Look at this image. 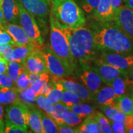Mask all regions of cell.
Here are the masks:
<instances>
[{
  "label": "cell",
  "instance_id": "1",
  "mask_svg": "<svg viewBox=\"0 0 133 133\" xmlns=\"http://www.w3.org/2000/svg\"><path fill=\"white\" fill-rule=\"evenodd\" d=\"M99 27L94 31V42L98 49L121 53L133 52V40L121 30L115 21L101 22Z\"/></svg>",
  "mask_w": 133,
  "mask_h": 133
},
{
  "label": "cell",
  "instance_id": "2",
  "mask_svg": "<svg viewBox=\"0 0 133 133\" xmlns=\"http://www.w3.org/2000/svg\"><path fill=\"white\" fill-rule=\"evenodd\" d=\"M94 32L85 25L75 29H69V45L71 55L79 64L96 59L99 51L94 42Z\"/></svg>",
  "mask_w": 133,
  "mask_h": 133
},
{
  "label": "cell",
  "instance_id": "3",
  "mask_svg": "<svg viewBox=\"0 0 133 133\" xmlns=\"http://www.w3.org/2000/svg\"><path fill=\"white\" fill-rule=\"evenodd\" d=\"M49 47L67 64L73 72L77 69V62L71 55L69 45V28L59 22L50 11Z\"/></svg>",
  "mask_w": 133,
  "mask_h": 133
},
{
  "label": "cell",
  "instance_id": "4",
  "mask_svg": "<svg viewBox=\"0 0 133 133\" xmlns=\"http://www.w3.org/2000/svg\"><path fill=\"white\" fill-rule=\"evenodd\" d=\"M51 11L61 24L70 29L86 24L84 11L74 0H51Z\"/></svg>",
  "mask_w": 133,
  "mask_h": 133
},
{
  "label": "cell",
  "instance_id": "5",
  "mask_svg": "<svg viewBox=\"0 0 133 133\" xmlns=\"http://www.w3.org/2000/svg\"><path fill=\"white\" fill-rule=\"evenodd\" d=\"M17 3L19 10L20 25L22 27L33 43H35L38 46H43L44 39L36 19L32 14L26 11L20 0H17Z\"/></svg>",
  "mask_w": 133,
  "mask_h": 133
},
{
  "label": "cell",
  "instance_id": "6",
  "mask_svg": "<svg viewBox=\"0 0 133 133\" xmlns=\"http://www.w3.org/2000/svg\"><path fill=\"white\" fill-rule=\"evenodd\" d=\"M45 57L48 71L57 79L72 76L74 72L65 62L60 58L49 46H41Z\"/></svg>",
  "mask_w": 133,
  "mask_h": 133
},
{
  "label": "cell",
  "instance_id": "7",
  "mask_svg": "<svg viewBox=\"0 0 133 133\" xmlns=\"http://www.w3.org/2000/svg\"><path fill=\"white\" fill-rule=\"evenodd\" d=\"M103 62L117 68L128 74L133 66V54L103 51L100 56Z\"/></svg>",
  "mask_w": 133,
  "mask_h": 133
},
{
  "label": "cell",
  "instance_id": "8",
  "mask_svg": "<svg viewBox=\"0 0 133 133\" xmlns=\"http://www.w3.org/2000/svg\"><path fill=\"white\" fill-rule=\"evenodd\" d=\"M6 119L12 124L26 128L29 126V107L20 101L9 104L6 109Z\"/></svg>",
  "mask_w": 133,
  "mask_h": 133
},
{
  "label": "cell",
  "instance_id": "9",
  "mask_svg": "<svg viewBox=\"0 0 133 133\" xmlns=\"http://www.w3.org/2000/svg\"><path fill=\"white\" fill-rule=\"evenodd\" d=\"M25 8L41 24H45L46 20L50 14L51 0H20Z\"/></svg>",
  "mask_w": 133,
  "mask_h": 133
},
{
  "label": "cell",
  "instance_id": "10",
  "mask_svg": "<svg viewBox=\"0 0 133 133\" xmlns=\"http://www.w3.org/2000/svg\"><path fill=\"white\" fill-rule=\"evenodd\" d=\"M81 66L82 69L80 75L81 81L93 94H96L103 87L104 84L101 76L94 68L88 64V63L81 64Z\"/></svg>",
  "mask_w": 133,
  "mask_h": 133
},
{
  "label": "cell",
  "instance_id": "11",
  "mask_svg": "<svg viewBox=\"0 0 133 133\" xmlns=\"http://www.w3.org/2000/svg\"><path fill=\"white\" fill-rule=\"evenodd\" d=\"M41 46H36L25 61L24 65L26 69L30 73L43 74L49 72Z\"/></svg>",
  "mask_w": 133,
  "mask_h": 133
},
{
  "label": "cell",
  "instance_id": "12",
  "mask_svg": "<svg viewBox=\"0 0 133 133\" xmlns=\"http://www.w3.org/2000/svg\"><path fill=\"white\" fill-rule=\"evenodd\" d=\"M93 62L95 64L92 67L101 76L102 82L107 86H110L112 81L118 76H124L126 77L127 75L121 70L103 62L100 59H94Z\"/></svg>",
  "mask_w": 133,
  "mask_h": 133
},
{
  "label": "cell",
  "instance_id": "13",
  "mask_svg": "<svg viewBox=\"0 0 133 133\" xmlns=\"http://www.w3.org/2000/svg\"><path fill=\"white\" fill-rule=\"evenodd\" d=\"M114 21L121 30L133 40V10L121 6L115 14Z\"/></svg>",
  "mask_w": 133,
  "mask_h": 133
},
{
  "label": "cell",
  "instance_id": "14",
  "mask_svg": "<svg viewBox=\"0 0 133 133\" xmlns=\"http://www.w3.org/2000/svg\"><path fill=\"white\" fill-rule=\"evenodd\" d=\"M65 90L75 93L84 102H91L94 99V94L84 84H81L70 79H58Z\"/></svg>",
  "mask_w": 133,
  "mask_h": 133
},
{
  "label": "cell",
  "instance_id": "15",
  "mask_svg": "<svg viewBox=\"0 0 133 133\" xmlns=\"http://www.w3.org/2000/svg\"><path fill=\"white\" fill-rule=\"evenodd\" d=\"M92 16L94 19L101 22L114 21L115 11L112 8L111 0H100Z\"/></svg>",
  "mask_w": 133,
  "mask_h": 133
},
{
  "label": "cell",
  "instance_id": "16",
  "mask_svg": "<svg viewBox=\"0 0 133 133\" xmlns=\"http://www.w3.org/2000/svg\"><path fill=\"white\" fill-rule=\"evenodd\" d=\"M1 8L6 24L20 25L17 0H3Z\"/></svg>",
  "mask_w": 133,
  "mask_h": 133
},
{
  "label": "cell",
  "instance_id": "17",
  "mask_svg": "<svg viewBox=\"0 0 133 133\" xmlns=\"http://www.w3.org/2000/svg\"><path fill=\"white\" fill-rule=\"evenodd\" d=\"M4 29L9 33L14 39V46H22L32 42L22 27L19 24H6Z\"/></svg>",
  "mask_w": 133,
  "mask_h": 133
},
{
  "label": "cell",
  "instance_id": "18",
  "mask_svg": "<svg viewBox=\"0 0 133 133\" xmlns=\"http://www.w3.org/2000/svg\"><path fill=\"white\" fill-rule=\"evenodd\" d=\"M116 97L114 91L110 86H103L100 90L94 94L93 101L101 107L115 104Z\"/></svg>",
  "mask_w": 133,
  "mask_h": 133
},
{
  "label": "cell",
  "instance_id": "19",
  "mask_svg": "<svg viewBox=\"0 0 133 133\" xmlns=\"http://www.w3.org/2000/svg\"><path fill=\"white\" fill-rule=\"evenodd\" d=\"M36 46H38L33 42L22 46H14L12 50L13 61L24 64L26 58Z\"/></svg>",
  "mask_w": 133,
  "mask_h": 133
},
{
  "label": "cell",
  "instance_id": "20",
  "mask_svg": "<svg viewBox=\"0 0 133 133\" xmlns=\"http://www.w3.org/2000/svg\"><path fill=\"white\" fill-rule=\"evenodd\" d=\"M78 132L79 133H102L101 127L95 118L94 114L86 117L78 128Z\"/></svg>",
  "mask_w": 133,
  "mask_h": 133
},
{
  "label": "cell",
  "instance_id": "21",
  "mask_svg": "<svg viewBox=\"0 0 133 133\" xmlns=\"http://www.w3.org/2000/svg\"><path fill=\"white\" fill-rule=\"evenodd\" d=\"M29 126L31 131L35 133H42V121H41V112L33 105L29 106Z\"/></svg>",
  "mask_w": 133,
  "mask_h": 133
},
{
  "label": "cell",
  "instance_id": "22",
  "mask_svg": "<svg viewBox=\"0 0 133 133\" xmlns=\"http://www.w3.org/2000/svg\"><path fill=\"white\" fill-rule=\"evenodd\" d=\"M19 101L18 88H0V104L7 105Z\"/></svg>",
  "mask_w": 133,
  "mask_h": 133
},
{
  "label": "cell",
  "instance_id": "23",
  "mask_svg": "<svg viewBox=\"0 0 133 133\" xmlns=\"http://www.w3.org/2000/svg\"><path fill=\"white\" fill-rule=\"evenodd\" d=\"M101 109L104 115L110 120L124 123L126 115L123 112H121L116 107L115 104L110 105L101 107Z\"/></svg>",
  "mask_w": 133,
  "mask_h": 133
},
{
  "label": "cell",
  "instance_id": "24",
  "mask_svg": "<svg viewBox=\"0 0 133 133\" xmlns=\"http://www.w3.org/2000/svg\"><path fill=\"white\" fill-rule=\"evenodd\" d=\"M19 101L26 104L28 106L32 105L33 103L36 102V97L38 94L30 86L24 89H18Z\"/></svg>",
  "mask_w": 133,
  "mask_h": 133
},
{
  "label": "cell",
  "instance_id": "25",
  "mask_svg": "<svg viewBox=\"0 0 133 133\" xmlns=\"http://www.w3.org/2000/svg\"><path fill=\"white\" fill-rule=\"evenodd\" d=\"M115 105L121 112L126 115H132L133 101L131 97L123 94L120 97L116 98Z\"/></svg>",
  "mask_w": 133,
  "mask_h": 133
},
{
  "label": "cell",
  "instance_id": "26",
  "mask_svg": "<svg viewBox=\"0 0 133 133\" xmlns=\"http://www.w3.org/2000/svg\"><path fill=\"white\" fill-rule=\"evenodd\" d=\"M26 68L24 64L19 62L17 61L9 62L7 70V74L13 81L16 83L18 77L25 70Z\"/></svg>",
  "mask_w": 133,
  "mask_h": 133
},
{
  "label": "cell",
  "instance_id": "27",
  "mask_svg": "<svg viewBox=\"0 0 133 133\" xmlns=\"http://www.w3.org/2000/svg\"><path fill=\"white\" fill-rule=\"evenodd\" d=\"M68 109L78 114L83 119L86 118L88 116L92 115L95 112L94 108L92 106L89 104H84L83 102L68 107Z\"/></svg>",
  "mask_w": 133,
  "mask_h": 133
},
{
  "label": "cell",
  "instance_id": "28",
  "mask_svg": "<svg viewBox=\"0 0 133 133\" xmlns=\"http://www.w3.org/2000/svg\"><path fill=\"white\" fill-rule=\"evenodd\" d=\"M43 132L56 133L58 132L57 124L49 115L46 113L41 112Z\"/></svg>",
  "mask_w": 133,
  "mask_h": 133
},
{
  "label": "cell",
  "instance_id": "29",
  "mask_svg": "<svg viewBox=\"0 0 133 133\" xmlns=\"http://www.w3.org/2000/svg\"><path fill=\"white\" fill-rule=\"evenodd\" d=\"M58 79H56L52 89L46 96L53 104L61 102L62 92L65 90L62 84L59 82Z\"/></svg>",
  "mask_w": 133,
  "mask_h": 133
},
{
  "label": "cell",
  "instance_id": "30",
  "mask_svg": "<svg viewBox=\"0 0 133 133\" xmlns=\"http://www.w3.org/2000/svg\"><path fill=\"white\" fill-rule=\"evenodd\" d=\"M126 86L125 76H118L112 81L110 86L114 91L116 99L124 94Z\"/></svg>",
  "mask_w": 133,
  "mask_h": 133
},
{
  "label": "cell",
  "instance_id": "31",
  "mask_svg": "<svg viewBox=\"0 0 133 133\" xmlns=\"http://www.w3.org/2000/svg\"><path fill=\"white\" fill-rule=\"evenodd\" d=\"M62 118L65 124L75 127L78 126L83 122V118L78 114L67 109L62 114Z\"/></svg>",
  "mask_w": 133,
  "mask_h": 133
},
{
  "label": "cell",
  "instance_id": "32",
  "mask_svg": "<svg viewBox=\"0 0 133 133\" xmlns=\"http://www.w3.org/2000/svg\"><path fill=\"white\" fill-rule=\"evenodd\" d=\"M61 102L65 105L67 107H69L74 105L83 102V101L75 93L65 89L62 94Z\"/></svg>",
  "mask_w": 133,
  "mask_h": 133
},
{
  "label": "cell",
  "instance_id": "33",
  "mask_svg": "<svg viewBox=\"0 0 133 133\" xmlns=\"http://www.w3.org/2000/svg\"><path fill=\"white\" fill-rule=\"evenodd\" d=\"M67 109L68 107L61 102L56 103L54 104L52 112L49 115L54 119L57 124L65 123L62 118V114L65 110Z\"/></svg>",
  "mask_w": 133,
  "mask_h": 133
},
{
  "label": "cell",
  "instance_id": "34",
  "mask_svg": "<svg viewBox=\"0 0 133 133\" xmlns=\"http://www.w3.org/2000/svg\"><path fill=\"white\" fill-rule=\"evenodd\" d=\"M36 103L39 108H41L43 111H44V112L48 115H50L52 112L54 104L51 102L47 96L42 94L38 95L36 99Z\"/></svg>",
  "mask_w": 133,
  "mask_h": 133
},
{
  "label": "cell",
  "instance_id": "35",
  "mask_svg": "<svg viewBox=\"0 0 133 133\" xmlns=\"http://www.w3.org/2000/svg\"><path fill=\"white\" fill-rule=\"evenodd\" d=\"M95 118L101 127L102 132L104 133H112V130L111 128L110 122L107 117L104 115V114L100 112H95Z\"/></svg>",
  "mask_w": 133,
  "mask_h": 133
},
{
  "label": "cell",
  "instance_id": "36",
  "mask_svg": "<svg viewBox=\"0 0 133 133\" xmlns=\"http://www.w3.org/2000/svg\"><path fill=\"white\" fill-rule=\"evenodd\" d=\"M100 0H79L81 8L87 14H92L97 8Z\"/></svg>",
  "mask_w": 133,
  "mask_h": 133
},
{
  "label": "cell",
  "instance_id": "37",
  "mask_svg": "<svg viewBox=\"0 0 133 133\" xmlns=\"http://www.w3.org/2000/svg\"><path fill=\"white\" fill-rule=\"evenodd\" d=\"M30 74L27 70H25L24 72L20 75L16 81V87L19 89H24L30 86Z\"/></svg>",
  "mask_w": 133,
  "mask_h": 133
},
{
  "label": "cell",
  "instance_id": "38",
  "mask_svg": "<svg viewBox=\"0 0 133 133\" xmlns=\"http://www.w3.org/2000/svg\"><path fill=\"white\" fill-rule=\"evenodd\" d=\"M4 132L6 133H28L30 132L27 128L12 124L7 119L4 121Z\"/></svg>",
  "mask_w": 133,
  "mask_h": 133
},
{
  "label": "cell",
  "instance_id": "39",
  "mask_svg": "<svg viewBox=\"0 0 133 133\" xmlns=\"http://www.w3.org/2000/svg\"><path fill=\"white\" fill-rule=\"evenodd\" d=\"M14 45L10 44H4L0 45V52L3 57L6 59L8 62L13 61L12 50Z\"/></svg>",
  "mask_w": 133,
  "mask_h": 133
},
{
  "label": "cell",
  "instance_id": "40",
  "mask_svg": "<svg viewBox=\"0 0 133 133\" xmlns=\"http://www.w3.org/2000/svg\"><path fill=\"white\" fill-rule=\"evenodd\" d=\"M16 87V83L7 73L0 74V88H12Z\"/></svg>",
  "mask_w": 133,
  "mask_h": 133
},
{
  "label": "cell",
  "instance_id": "41",
  "mask_svg": "<svg viewBox=\"0 0 133 133\" xmlns=\"http://www.w3.org/2000/svg\"><path fill=\"white\" fill-rule=\"evenodd\" d=\"M54 78L52 79H39V80L33 81V82L30 83V86L31 88H33L39 95V94H41V92L45 87V86L47 84V83L52 80Z\"/></svg>",
  "mask_w": 133,
  "mask_h": 133
},
{
  "label": "cell",
  "instance_id": "42",
  "mask_svg": "<svg viewBox=\"0 0 133 133\" xmlns=\"http://www.w3.org/2000/svg\"><path fill=\"white\" fill-rule=\"evenodd\" d=\"M4 44H10L15 45L14 39L6 30L0 28V45Z\"/></svg>",
  "mask_w": 133,
  "mask_h": 133
},
{
  "label": "cell",
  "instance_id": "43",
  "mask_svg": "<svg viewBox=\"0 0 133 133\" xmlns=\"http://www.w3.org/2000/svg\"><path fill=\"white\" fill-rule=\"evenodd\" d=\"M112 128V132L114 133H124L125 131V127H124V123L116 121L114 120H110Z\"/></svg>",
  "mask_w": 133,
  "mask_h": 133
},
{
  "label": "cell",
  "instance_id": "44",
  "mask_svg": "<svg viewBox=\"0 0 133 133\" xmlns=\"http://www.w3.org/2000/svg\"><path fill=\"white\" fill-rule=\"evenodd\" d=\"M58 132L60 133H77L78 128H74L73 126L69 124L63 123L57 124Z\"/></svg>",
  "mask_w": 133,
  "mask_h": 133
},
{
  "label": "cell",
  "instance_id": "45",
  "mask_svg": "<svg viewBox=\"0 0 133 133\" xmlns=\"http://www.w3.org/2000/svg\"><path fill=\"white\" fill-rule=\"evenodd\" d=\"M126 132L133 133V115H126L124 121Z\"/></svg>",
  "mask_w": 133,
  "mask_h": 133
},
{
  "label": "cell",
  "instance_id": "46",
  "mask_svg": "<svg viewBox=\"0 0 133 133\" xmlns=\"http://www.w3.org/2000/svg\"><path fill=\"white\" fill-rule=\"evenodd\" d=\"M8 64L9 62L4 57L0 59V74L7 73Z\"/></svg>",
  "mask_w": 133,
  "mask_h": 133
},
{
  "label": "cell",
  "instance_id": "47",
  "mask_svg": "<svg viewBox=\"0 0 133 133\" xmlns=\"http://www.w3.org/2000/svg\"><path fill=\"white\" fill-rule=\"evenodd\" d=\"M126 82L127 86H130L131 87L133 86V66L131 68L130 70L128 71L127 75L125 77Z\"/></svg>",
  "mask_w": 133,
  "mask_h": 133
},
{
  "label": "cell",
  "instance_id": "48",
  "mask_svg": "<svg viewBox=\"0 0 133 133\" xmlns=\"http://www.w3.org/2000/svg\"><path fill=\"white\" fill-rule=\"evenodd\" d=\"M111 3H112V8L115 11V12L117 11V10L122 6L121 5L122 0H111Z\"/></svg>",
  "mask_w": 133,
  "mask_h": 133
},
{
  "label": "cell",
  "instance_id": "49",
  "mask_svg": "<svg viewBox=\"0 0 133 133\" xmlns=\"http://www.w3.org/2000/svg\"><path fill=\"white\" fill-rule=\"evenodd\" d=\"M6 24V21H5L4 14H3V9L1 6H0V28L4 29V26Z\"/></svg>",
  "mask_w": 133,
  "mask_h": 133
},
{
  "label": "cell",
  "instance_id": "50",
  "mask_svg": "<svg viewBox=\"0 0 133 133\" xmlns=\"http://www.w3.org/2000/svg\"><path fill=\"white\" fill-rule=\"evenodd\" d=\"M124 5L133 10V0H124Z\"/></svg>",
  "mask_w": 133,
  "mask_h": 133
},
{
  "label": "cell",
  "instance_id": "51",
  "mask_svg": "<svg viewBox=\"0 0 133 133\" xmlns=\"http://www.w3.org/2000/svg\"><path fill=\"white\" fill-rule=\"evenodd\" d=\"M5 124L3 119H0V133L4 132Z\"/></svg>",
  "mask_w": 133,
  "mask_h": 133
},
{
  "label": "cell",
  "instance_id": "52",
  "mask_svg": "<svg viewBox=\"0 0 133 133\" xmlns=\"http://www.w3.org/2000/svg\"><path fill=\"white\" fill-rule=\"evenodd\" d=\"M4 105L0 104V119H3L4 117Z\"/></svg>",
  "mask_w": 133,
  "mask_h": 133
},
{
  "label": "cell",
  "instance_id": "53",
  "mask_svg": "<svg viewBox=\"0 0 133 133\" xmlns=\"http://www.w3.org/2000/svg\"><path fill=\"white\" fill-rule=\"evenodd\" d=\"M132 92H131V99H133V86H132Z\"/></svg>",
  "mask_w": 133,
  "mask_h": 133
},
{
  "label": "cell",
  "instance_id": "54",
  "mask_svg": "<svg viewBox=\"0 0 133 133\" xmlns=\"http://www.w3.org/2000/svg\"><path fill=\"white\" fill-rule=\"evenodd\" d=\"M2 1L3 0H0V6H1V4H2Z\"/></svg>",
  "mask_w": 133,
  "mask_h": 133
},
{
  "label": "cell",
  "instance_id": "55",
  "mask_svg": "<svg viewBox=\"0 0 133 133\" xmlns=\"http://www.w3.org/2000/svg\"><path fill=\"white\" fill-rule=\"evenodd\" d=\"M2 57H3L2 55H1V52H0V59H1V58H2Z\"/></svg>",
  "mask_w": 133,
  "mask_h": 133
},
{
  "label": "cell",
  "instance_id": "56",
  "mask_svg": "<svg viewBox=\"0 0 133 133\" xmlns=\"http://www.w3.org/2000/svg\"><path fill=\"white\" fill-rule=\"evenodd\" d=\"M132 101H133V99H132ZM132 115H133V107H132Z\"/></svg>",
  "mask_w": 133,
  "mask_h": 133
}]
</instances>
